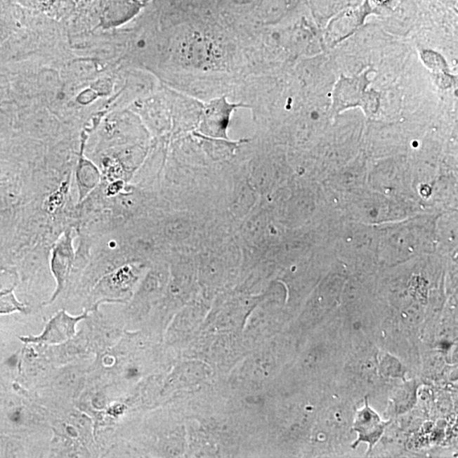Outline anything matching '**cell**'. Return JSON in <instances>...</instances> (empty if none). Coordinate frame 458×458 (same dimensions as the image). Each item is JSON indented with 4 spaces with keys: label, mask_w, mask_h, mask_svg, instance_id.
Instances as JSON below:
<instances>
[{
    "label": "cell",
    "mask_w": 458,
    "mask_h": 458,
    "mask_svg": "<svg viewBox=\"0 0 458 458\" xmlns=\"http://www.w3.org/2000/svg\"><path fill=\"white\" fill-rule=\"evenodd\" d=\"M77 179L80 199H83L99 183L100 173L91 162L81 158L77 167Z\"/></svg>",
    "instance_id": "8992f818"
},
{
    "label": "cell",
    "mask_w": 458,
    "mask_h": 458,
    "mask_svg": "<svg viewBox=\"0 0 458 458\" xmlns=\"http://www.w3.org/2000/svg\"><path fill=\"white\" fill-rule=\"evenodd\" d=\"M390 422H386L372 409L366 399L365 406L355 414L353 431L358 433V438L353 445L357 448L361 443L369 444L370 452L379 443Z\"/></svg>",
    "instance_id": "7a4b0ae2"
},
{
    "label": "cell",
    "mask_w": 458,
    "mask_h": 458,
    "mask_svg": "<svg viewBox=\"0 0 458 458\" xmlns=\"http://www.w3.org/2000/svg\"><path fill=\"white\" fill-rule=\"evenodd\" d=\"M366 75L367 72L357 79L342 77L339 81L334 95L335 112H341L351 106H362L367 116L375 113L378 109V99H375L374 93L367 92Z\"/></svg>",
    "instance_id": "6da1fadb"
},
{
    "label": "cell",
    "mask_w": 458,
    "mask_h": 458,
    "mask_svg": "<svg viewBox=\"0 0 458 458\" xmlns=\"http://www.w3.org/2000/svg\"><path fill=\"white\" fill-rule=\"evenodd\" d=\"M68 182H64L58 190L50 195L45 203V208L48 212H54L63 204L65 194L68 190Z\"/></svg>",
    "instance_id": "52a82bcc"
},
{
    "label": "cell",
    "mask_w": 458,
    "mask_h": 458,
    "mask_svg": "<svg viewBox=\"0 0 458 458\" xmlns=\"http://www.w3.org/2000/svg\"><path fill=\"white\" fill-rule=\"evenodd\" d=\"M20 417L22 416H20V412L16 411L11 415V419L12 422L19 423L20 420Z\"/></svg>",
    "instance_id": "ba28073f"
},
{
    "label": "cell",
    "mask_w": 458,
    "mask_h": 458,
    "mask_svg": "<svg viewBox=\"0 0 458 458\" xmlns=\"http://www.w3.org/2000/svg\"><path fill=\"white\" fill-rule=\"evenodd\" d=\"M149 0H106L102 15L105 27L119 26L134 18Z\"/></svg>",
    "instance_id": "3957f363"
},
{
    "label": "cell",
    "mask_w": 458,
    "mask_h": 458,
    "mask_svg": "<svg viewBox=\"0 0 458 458\" xmlns=\"http://www.w3.org/2000/svg\"><path fill=\"white\" fill-rule=\"evenodd\" d=\"M74 260L72 237L70 232H65L55 244L52 251L51 268L58 282L59 289L67 279Z\"/></svg>",
    "instance_id": "277c9868"
},
{
    "label": "cell",
    "mask_w": 458,
    "mask_h": 458,
    "mask_svg": "<svg viewBox=\"0 0 458 458\" xmlns=\"http://www.w3.org/2000/svg\"><path fill=\"white\" fill-rule=\"evenodd\" d=\"M241 106V104H229L224 97L211 100L204 106V125L210 131V133L223 134L231 113Z\"/></svg>",
    "instance_id": "5b68a950"
}]
</instances>
